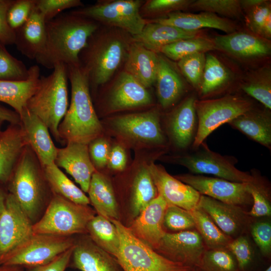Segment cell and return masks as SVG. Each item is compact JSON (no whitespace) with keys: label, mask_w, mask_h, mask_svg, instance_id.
Wrapping results in <instances>:
<instances>
[{"label":"cell","mask_w":271,"mask_h":271,"mask_svg":"<svg viewBox=\"0 0 271 271\" xmlns=\"http://www.w3.org/2000/svg\"><path fill=\"white\" fill-rule=\"evenodd\" d=\"M164 227L175 232L196 229L194 219L189 211L168 205L164 215Z\"/></svg>","instance_id":"cell-45"},{"label":"cell","mask_w":271,"mask_h":271,"mask_svg":"<svg viewBox=\"0 0 271 271\" xmlns=\"http://www.w3.org/2000/svg\"><path fill=\"white\" fill-rule=\"evenodd\" d=\"M29 69V77L24 80H0V102L12 107L20 116L30 98L37 90L40 78L39 67Z\"/></svg>","instance_id":"cell-28"},{"label":"cell","mask_w":271,"mask_h":271,"mask_svg":"<svg viewBox=\"0 0 271 271\" xmlns=\"http://www.w3.org/2000/svg\"><path fill=\"white\" fill-rule=\"evenodd\" d=\"M15 32L18 50L29 59H36L44 49L46 34L45 20L35 6L27 21Z\"/></svg>","instance_id":"cell-26"},{"label":"cell","mask_w":271,"mask_h":271,"mask_svg":"<svg viewBox=\"0 0 271 271\" xmlns=\"http://www.w3.org/2000/svg\"><path fill=\"white\" fill-rule=\"evenodd\" d=\"M54 163L70 175L84 193L88 192L92 176L96 171L90 158L88 145L68 143L65 147L57 148Z\"/></svg>","instance_id":"cell-20"},{"label":"cell","mask_w":271,"mask_h":271,"mask_svg":"<svg viewBox=\"0 0 271 271\" xmlns=\"http://www.w3.org/2000/svg\"><path fill=\"white\" fill-rule=\"evenodd\" d=\"M66 65L56 64L47 76H40L38 87L26 108L47 126L55 140L61 142L58 128L68 108Z\"/></svg>","instance_id":"cell-3"},{"label":"cell","mask_w":271,"mask_h":271,"mask_svg":"<svg viewBox=\"0 0 271 271\" xmlns=\"http://www.w3.org/2000/svg\"><path fill=\"white\" fill-rule=\"evenodd\" d=\"M228 123L261 145L270 147L271 120L265 113L251 109Z\"/></svg>","instance_id":"cell-33"},{"label":"cell","mask_w":271,"mask_h":271,"mask_svg":"<svg viewBox=\"0 0 271 271\" xmlns=\"http://www.w3.org/2000/svg\"><path fill=\"white\" fill-rule=\"evenodd\" d=\"M87 232L97 246L115 258L119 249L120 239L110 220L99 215L94 216L87 224Z\"/></svg>","instance_id":"cell-35"},{"label":"cell","mask_w":271,"mask_h":271,"mask_svg":"<svg viewBox=\"0 0 271 271\" xmlns=\"http://www.w3.org/2000/svg\"><path fill=\"white\" fill-rule=\"evenodd\" d=\"M197 206L209 215L224 233L232 239L242 235L250 223V217L239 206L201 195Z\"/></svg>","instance_id":"cell-18"},{"label":"cell","mask_w":271,"mask_h":271,"mask_svg":"<svg viewBox=\"0 0 271 271\" xmlns=\"http://www.w3.org/2000/svg\"><path fill=\"white\" fill-rule=\"evenodd\" d=\"M71 96L58 130L61 140L88 145L100 137L102 126L95 112L86 72L80 66H67Z\"/></svg>","instance_id":"cell-2"},{"label":"cell","mask_w":271,"mask_h":271,"mask_svg":"<svg viewBox=\"0 0 271 271\" xmlns=\"http://www.w3.org/2000/svg\"><path fill=\"white\" fill-rule=\"evenodd\" d=\"M68 266L81 271H123L116 258L89 236L75 242Z\"/></svg>","instance_id":"cell-21"},{"label":"cell","mask_w":271,"mask_h":271,"mask_svg":"<svg viewBox=\"0 0 271 271\" xmlns=\"http://www.w3.org/2000/svg\"><path fill=\"white\" fill-rule=\"evenodd\" d=\"M98 28L96 22L76 15L60 14L46 22V42L36 61L48 69L56 64L78 66L79 56Z\"/></svg>","instance_id":"cell-1"},{"label":"cell","mask_w":271,"mask_h":271,"mask_svg":"<svg viewBox=\"0 0 271 271\" xmlns=\"http://www.w3.org/2000/svg\"><path fill=\"white\" fill-rule=\"evenodd\" d=\"M206 61L205 53H196L182 58L178 65L181 71L195 88L199 89Z\"/></svg>","instance_id":"cell-44"},{"label":"cell","mask_w":271,"mask_h":271,"mask_svg":"<svg viewBox=\"0 0 271 271\" xmlns=\"http://www.w3.org/2000/svg\"><path fill=\"white\" fill-rule=\"evenodd\" d=\"M33 222L14 196L8 193L0 214V263L32 237Z\"/></svg>","instance_id":"cell-11"},{"label":"cell","mask_w":271,"mask_h":271,"mask_svg":"<svg viewBox=\"0 0 271 271\" xmlns=\"http://www.w3.org/2000/svg\"><path fill=\"white\" fill-rule=\"evenodd\" d=\"M1 265V264L0 263V265Z\"/></svg>","instance_id":"cell-64"},{"label":"cell","mask_w":271,"mask_h":271,"mask_svg":"<svg viewBox=\"0 0 271 271\" xmlns=\"http://www.w3.org/2000/svg\"><path fill=\"white\" fill-rule=\"evenodd\" d=\"M169 25L187 31H200L205 28L219 30L226 34L236 31L237 26L231 20L222 18L211 13L202 12L198 14L176 12L165 17L149 21Z\"/></svg>","instance_id":"cell-24"},{"label":"cell","mask_w":271,"mask_h":271,"mask_svg":"<svg viewBox=\"0 0 271 271\" xmlns=\"http://www.w3.org/2000/svg\"><path fill=\"white\" fill-rule=\"evenodd\" d=\"M120 239L115 257L123 271H191L193 267L162 256L136 236L118 220L111 219Z\"/></svg>","instance_id":"cell-6"},{"label":"cell","mask_w":271,"mask_h":271,"mask_svg":"<svg viewBox=\"0 0 271 271\" xmlns=\"http://www.w3.org/2000/svg\"><path fill=\"white\" fill-rule=\"evenodd\" d=\"M192 0H151L145 5V9L153 14H170L189 8Z\"/></svg>","instance_id":"cell-53"},{"label":"cell","mask_w":271,"mask_h":271,"mask_svg":"<svg viewBox=\"0 0 271 271\" xmlns=\"http://www.w3.org/2000/svg\"><path fill=\"white\" fill-rule=\"evenodd\" d=\"M75 242L70 236L33 234L26 243L6 259L2 264L28 268L43 265L72 247Z\"/></svg>","instance_id":"cell-10"},{"label":"cell","mask_w":271,"mask_h":271,"mask_svg":"<svg viewBox=\"0 0 271 271\" xmlns=\"http://www.w3.org/2000/svg\"><path fill=\"white\" fill-rule=\"evenodd\" d=\"M5 121L2 119H0V134L2 132V126L4 124V122Z\"/></svg>","instance_id":"cell-61"},{"label":"cell","mask_w":271,"mask_h":271,"mask_svg":"<svg viewBox=\"0 0 271 271\" xmlns=\"http://www.w3.org/2000/svg\"><path fill=\"white\" fill-rule=\"evenodd\" d=\"M264 271H271V266H269Z\"/></svg>","instance_id":"cell-62"},{"label":"cell","mask_w":271,"mask_h":271,"mask_svg":"<svg viewBox=\"0 0 271 271\" xmlns=\"http://www.w3.org/2000/svg\"><path fill=\"white\" fill-rule=\"evenodd\" d=\"M196 230L201 236L206 249L226 248L233 239L224 233L209 215L198 206L189 211Z\"/></svg>","instance_id":"cell-36"},{"label":"cell","mask_w":271,"mask_h":271,"mask_svg":"<svg viewBox=\"0 0 271 271\" xmlns=\"http://www.w3.org/2000/svg\"><path fill=\"white\" fill-rule=\"evenodd\" d=\"M200 31H187L169 25L149 21L141 33L132 36V39L157 53L163 46L200 36Z\"/></svg>","instance_id":"cell-29"},{"label":"cell","mask_w":271,"mask_h":271,"mask_svg":"<svg viewBox=\"0 0 271 271\" xmlns=\"http://www.w3.org/2000/svg\"><path fill=\"white\" fill-rule=\"evenodd\" d=\"M8 193L3 189L0 184V214L4 209Z\"/></svg>","instance_id":"cell-59"},{"label":"cell","mask_w":271,"mask_h":271,"mask_svg":"<svg viewBox=\"0 0 271 271\" xmlns=\"http://www.w3.org/2000/svg\"><path fill=\"white\" fill-rule=\"evenodd\" d=\"M111 124L118 133L134 141L154 145L165 141L159 113L156 109L117 116Z\"/></svg>","instance_id":"cell-15"},{"label":"cell","mask_w":271,"mask_h":271,"mask_svg":"<svg viewBox=\"0 0 271 271\" xmlns=\"http://www.w3.org/2000/svg\"><path fill=\"white\" fill-rule=\"evenodd\" d=\"M74 245L59 255L50 263L41 266L29 268L28 271H65L69 265Z\"/></svg>","instance_id":"cell-55"},{"label":"cell","mask_w":271,"mask_h":271,"mask_svg":"<svg viewBox=\"0 0 271 271\" xmlns=\"http://www.w3.org/2000/svg\"><path fill=\"white\" fill-rule=\"evenodd\" d=\"M189 8L232 18L239 19L243 14L239 0H197Z\"/></svg>","instance_id":"cell-42"},{"label":"cell","mask_w":271,"mask_h":271,"mask_svg":"<svg viewBox=\"0 0 271 271\" xmlns=\"http://www.w3.org/2000/svg\"><path fill=\"white\" fill-rule=\"evenodd\" d=\"M195 267L199 271H240L234 257L226 248L206 249Z\"/></svg>","instance_id":"cell-41"},{"label":"cell","mask_w":271,"mask_h":271,"mask_svg":"<svg viewBox=\"0 0 271 271\" xmlns=\"http://www.w3.org/2000/svg\"><path fill=\"white\" fill-rule=\"evenodd\" d=\"M0 119L8 122L10 124H20V115L14 110L5 107L0 104Z\"/></svg>","instance_id":"cell-57"},{"label":"cell","mask_w":271,"mask_h":271,"mask_svg":"<svg viewBox=\"0 0 271 271\" xmlns=\"http://www.w3.org/2000/svg\"><path fill=\"white\" fill-rule=\"evenodd\" d=\"M94 216L95 211L87 205L53 194L43 216L33 224V233L70 236L87 232V224Z\"/></svg>","instance_id":"cell-7"},{"label":"cell","mask_w":271,"mask_h":271,"mask_svg":"<svg viewBox=\"0 0 271 271\" xmlns=\"http://www.w3.org/2000/svg\"><path fill=\"white\" fill-rule=\"evenodd\" d=\"M206 249L201 236L195 229L166 232L155 250L171 260L195 267Z\"/></svg>","instance_id":"cell-14"},{"label":"cell","mask_w":271,"mask_h":271,"mask_svg":"<svg viewBox=\"0 0 271 271\" xmlns=\"http://www.w3.org/2000/svg\"><path fill=\"white\" fill-rule=\"evenodd\" d=\"M129 45L117 36L90 37L79 54V65L86 72L89 85L105 83L126 59Z\"/></svg>","instance_id":"cell-5"},{"label":"cell","mask_w":271,"mask_h":271,"mask_svg":"<svg viewBox=\"0 0 271 271\" xmlns=\"http://www.w3.org/2000/svg\"><path fill=\"white\" fill-rule=\"evenodd\" d=\"M29 74V69L23 62L11 55L0 43V80H24Z\"/></svg>","instance_id":"cell-43"},{"label":"cell","mask_w":271,"mask_h":271,"mask_svg":"<svg viewBox=\"0 0 271 271\" xmlns=\"http://www.w3.org/2000/svg\"><path fill=\"white\" fill-rule=\"evenodd\" d=\"M176 160L192 173L211 175L234 182H257L252 176L237 169L228 159L204 145L201 150L178 157Z\"/></svg>","instance_id":"cell-12"},{"label":"cell","mask_w":271,"mask_h":271,"mask_svg":"<svg viewBox=\"0 0 271 271\" xmlns=\"http://www.w3.org/2000/svg\"><path fill=\"white\" fill-rule=\"evenodd\" d=\"M152 101L147 88L124 71L120 74L111 90L108 104L112 110L117 111L147 105Z\"/></svg>","instance_id":"cell-23"},{"label":"cell","mask_w":271,"mask_h":271,"mask_svg":"<svg viewBox=\"0 0 271 271\" xmlns=\"http://www.w3.org/2000/svg\"><path fill=\"white\" fill-rule=\"evenodd\" d=\"M0 271H24L22 267L16 265H0Z\"/></svg>","instance_id":"cell-60"},{"label":"cell","mask_w":271,"mask_h":271,"mask_svg":"<svg viewBox=\"0 0 271 271\" xmlns=\"http://www.w3.org/2000/svg\"><path fill=\"white\" fill-rule=\"evenodd\" d=\"M21 123L28 145L36 154L42 166L55 160L57 148L45 124L26 107L20 115Z\"/></svg>","instance_id":"cell-22"},{"label":"cell","mask_w":271,"mask_h":271,"mask_svg":"<svg viewBox=\"0 0 271 271\" xmlns=\"http://www.w3.org/2000/svg\"><path fill=\"white\" fill-rule=\"evenodd\" d=\"M241 88L248 95L271 109V70L269 67L260 68L248 76Z\"/></svg>","instance_id":"cell-39"},{"label":"cell","mask_w":271,"mask_h":271,"mask_svg":"<svg viewBox=\"0 0 271 271\" xmlns=\"http://www.w3.org/2000/svg\"><path fill=\"white\" fill-rule=\"evenodd\" d=\"M231 79L227 68L214 55L208 54L199 88L203 96L211 94L224 86Z\"/></svg>","instance_id":"cell-38"},{"label":"cell","mask_w":271,"mask_h":271,"mask_svg":"<svg viewBox=\"0 0 271 271\" xmlns=\"http://www.w3.org/2000/svg\"><path fill=\"white\" fill-rule=\"evenodd\" d=\"M160 194L168 205L190 211L198 206L201 195L193 187L170 175L161 165L148 166Z\"/></svg>","instance_id":"cell-16"},{"label":"cell","mask_w":271,"mask_h":271,"mask_svg":"<svg viewBox=\"0 0 271 271\" xmlns=\"http://www.w3.org/2000/svg\"><path fill=\"white\" fill-rule=\"evenodd\" d=\"M82 5L79 0H36L35 7L45 22L52 20L64 10Z\"/></svg>","instance_id":"cell-48"},{"label":"cell","mask_w":271,"mask_h":271,"mask_svg":"<svg viewBox=\"0 0 271 271\" xmlns=\"http://www.w3.org/2000/svg\"><path fill=\"white\" fill-rule=\"evenodd\" d=\"M42 168L45 180L53 194L78 204L88 205L90 203L85 193L72 182L54 162Z\"/></svg>","instance_id":"cell-34"},{"label":"cell","mask_w":271,"mask_h":271,"mask_svg":"<svg viewBox=\"0 0 271 271\" xmlns=\"http://www.w3.org/2000/svg\"><path fill=\"white\" fill-rule=\"evenodd\" d=\"M36 0H14L7 13V22L13 31L23 25L35 6Z\"/></svg>","instance_id":"cell-46"},{"label":"cell","mask_w":271,"mask_h":271,"mask_svg":"<svg viewBox=\"0 0 271 271\" xmlns=\"http://www.w3.org/2000/svg\"><path fill=\"white\" fill-rule=\"evenodd\" d=\"M126 155L124 149L119 145H115L110 149L107 164L114 170L122 171L125 168Z\"/></svg>","instance_id":"cell-56"},{"label":"cell","mask_w":271,"mask_h":271,"mask_svg":"<svg viewBox=\"0 0 271 271\" xmlns=\"http://www.w3.org/2000/svg\"><path fill=\"white\" fill-rule=\"evenodd\" d=\"M28 145L20 124H10L0 134V184L7 185L25 148Z\"/></svg>","instance_id":"cell-25"},{"label":"cell","mask_w":271,"mask_h":271,"mask_svg":"<svg viewBox=\"0 0 271 271\" xmlns=\"http://www.w3.org/2000/svg\"><path fill=\"white\" fill-rule=\"evenodd\" d=\"M140 0H115L99 2L72 13L93 21L120 28L132 36L141 33L147 23L141 15Z\"/></svg>","instance_id":"cell-9"},{"label":"cell","mask_w":271,"mask_h":271,"mask_svg":"<svg viewBox=\"0 0 271 271\" xmlns=\"http://www.w3.org/2000/svg\"><path fill=\"white\" fill-rule=\"evenodd\" d=\"M156 82L158 99L164 108L173 105L184 90L179 74L166 59L160 55Z\"/></svg>","instance_id":"cell-32"},{"label":"cell","mask_w":271,"mask_h":271,"mask_svg":"<svg viewBox=\"0 0 271 271\" xmlns=\"http://www.w3.org/2000/svg\"><path fill=\"white\" fill-rule=\"evenodd\" d=\"M131 192V214L136 218L158 195L148 167L143 166L139 169L134 178Z\"/></svg>","instance_id":"cell-37"},{"label":"cell","mask_w":271,"mask_h":271,"mask_svg":"<svg viewBox=\"0 0 271 271\" xmlns=\"http://www.w3.org/2000/svg\"><path fill=\"white\" fill-rule=\"evenodd\" d=\"M191 271H199V270L197 269V268H196V267H193V268H192V269Z\"/></svg>","instance_id":"cell-63"},{"label":"cell","mask_w":271,"mask_h":271,"mask_svg":"<svg viewBox=\"0 0 271 271\" xmlns=\"http://www.w3.org/2000/svg\"><path fill=\"white\" fill-rule=\"evenodd\" d=\"M7 185L8 193L33 222L44 201L48 185L42 166L29 145L22 153Z\"/></svg>","instance_id":"cell-4"},{"label":"cell","mask_w":271,"mask_h":271,"mask_svg":"<svg viewBox=\"0 0 271 271\" xmlns=\"http://www.w3.org/2000/svg\"><path fill=\"white\" fill-rule=\"evenodd\" d=\"M198 125L193 147L201 146L205 139L222 124L252 108L248 99L236 95L219 98L196 100L195 102Z\"/></svg>","instance_id":"cell-8"},{"label":"cell","mask_w":271,"mask_h":271,"mask_svg":"<svg viewBox=\"0 0 271 271\" xmlns=\"http://www.w3.org/2000/svg\"><path fill=\"white\" fill-rule=\"evenodd\" d=\"M125 60V71L145 88L156 82L159 61L156 52L133 42L129 46Z\"/></svg>","instance_id":"cell-27"},{"label":"cell","mask_w":271,"mask_h":271,"mask_svg":"<svg viewBox=\"0 0 271 271\" xmlns=\"http://www.w3.org/2000/svg\"><path fill=\"white\" fill-rule=\"evenodd\" d=\"M14 0H0V43L4 45L15 44V32L8 25L7 13Z\"/></svg>","instance_id":"cell-54"},{"label":"cell","mask_w":271,"mask_h":271,"mask_svg":"<svg viewBox=\"0 0 271 271\" xmlns=\"http://www.w3.org/2000/svg\"><path fill=\"white\" fill-rule=\"evenodd\" d=\"M88 147L90 158L95 169L104 168L107 164L110 151L108 141L99 137L90 142Z\"/></svg>","instance_id":"cell-52"},{"label":"cell","mask_w":271,"mask_h":271,"mask_svg":"<svg viewBox=\"0 0 271 271\" xmlns=\"http://www.w3.org/2000/svg\"><path fill=\"white\" fill-rule=\"evenodd\" d=\"M212 40L215 49L241 60L264 58L271 52L269 40L252 33L235 31L217 36Z\"/></svg>","instance_id":"cell-17"},{"label":"cell","mask_w":271,"mask_h":271,"mask_svg":"<svg viewBox=\"0 0 271 271\" xmlns=\"http://www.w3.org/2000/svg\"><path fill=\"white\" fill-rule=\"evenodd\" d=\"M87 193L90 203L98 215L109 220H118V207L113 190L105 175L96 171L92 176Z\"/></svg>","instance_id":"cell-31"},{"label":"cell","mask_w":271,"mask_h":271,"mask_svg":"<svg viewBox=\"0 0 271 271\" xmlns=\"http://www.w3.org/2000/svg\"><path fill=\"white\" fill-rule=\"evenodd\" d=\"M249 192L252 199V206L247 214L252 217L270 216V203L264 191L257 182L250 183Z\"/></svg>","instance_id":"cell-50"},{"label":"cell","mask_w":271,"mask_h":271,"mask_svg":"<svg viewBox=\"0 0 271 271\" xmlns=\"http://www.w3.org/2000/svg\"><path fill=\"white\" fill-rule=\"evenodd\" d=\"M175 177L193 187L200 195L223 203L240 207L252 203L249 183L234 182L217 177L189 174Z\"/></svg>","instance_id":"cell-13"},{"label":"cell","mask_w":271,"mask_h":271,"mask_svg":"<svg viewBox=\"0 0 271 271\" xmlns=\"http://www.w3.org/2000/svg\"><path fill=\"white\" fill-rule=\"evenodd\" d=\"M265 0H241L240 1L242 11L244 12L257 7L265 2Z\"/></svg>","instance_id":"cell-58"},{"label":"cell","mask_w":271,"mask_h":271,"mask_svg":"<svg viewBox=\"0 0 271 271\" xmlns=\"http://www.w3.org/2000/svg\"><path fill=\"white\" fill-rule=\"evenodd\" d=\"M168 204L159 194L136 217L130 231L154 250L166 231L164 218Z\"/></svg>","instance_id":"cell-19"},{"label":"cell","mask_w":271,"mask_h":271,"mask_svg":"<svg viewBox=\"0 0 271 271\" xmlns=\"http://www.w3.org/2000/svg\"><path fill=\"white\" fill-rule=\"evenodd\" d=\"M227 249L234 257L240 271H244L251 263L253 252L250 243L245 236L241 235L233 239Z\"/></svg>","instance_id":"cell-47"},{"label":"cell","mask_w":271,"mask_h":271,"mask_svg":"<svg viewBox=\"0 0 271 271\" xmlns=\"http://www.w3.org/2000/svg\"><path fill=\"white\" fill-rule=\"evenodd\" d=\"M250 233L261 253L269 257L271 253V224L269 222L260 221L251 227Z\"/></svg>","instance_id":"cell-51"},{"label":"cell","mask_w":271,"mask_h":271,"mask_svg":"<svg viewBox=\"0 0 271 271\" xmlns=\"http://www.w3.org/2000/svg\"><path fill=\"white\" fill-rule=\"evenodd\" d=\"M196 99L193 96L185 99L171 113L169 121L170 132L175 145L187 147L194 135L196 113Z\"/></svg>","instance_id":"cell-30"},{"label":"cell","mask_w":271,"mask_h":271,"mask_svg":"<svg viewBox=\"0 0 271 271\" xmlns=\"http://www.w3.org/2000/svg\"><path fill=\"white\" fill-rule=\"evenodd\" d=\"M215 47L212 39L201 35L187 39L181 40L161 48L158 52L167 57L179 61L188 55L196 53H205L214 50Z\"/></svg>","instance_id":"cell-40"},{"label":"cell","mask_w":271,"mask_h":271,"mask_svg":"<svg viewBox=\"0 0 271 271\" xmlns=\"http://www.w3.org/2000/svg\"><path fill=\"white\" fill-rule=\"evenodd\" d=\"M244 12L245 22L248 28L252 33L262 37L265 21L271 15L270 1L265 0L262 4Z\"/></svg>","instance_id":"cell-49"}]
</instances>
